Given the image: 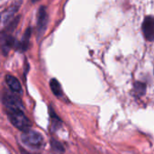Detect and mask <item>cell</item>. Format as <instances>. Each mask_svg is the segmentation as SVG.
<instances>
[{"label": "cell", "mask_w": 154, "mask_h": 154, "mask_svg": "<svg viewBox=\"0 0 154 154\" xmlns=\"http://www.w3.org/2000/svg\"><path fill=\"white\" fill-rule=\"evenodd\" d=\"M7 115H8L10 122L18 130H20L22 132H25V131L29 130V128L31 126V123L28 120V118L26 117V116L23 114V110L8 111Z\"/></svg>", "instance_id": "6da1fadb"}, {"label": "cell", "mask_w": 154, "mask_h": 154, "mask_svg": "<svg viewBox=\"0 0 154 154\" xmlns=\"http://www.w3.org/2000/svg\"><path fill=\"white\" fill-rule=\"evenodd\" d=\"M21 139L25 145L33 148H38L42 146L43 143V138L42 134L35 131L27 130L25 132H23L21 135Z\"/></svg>", "instance_id": "7a4b0ae2"}, {"label": "cell", "mask_w": 154, "mask_h": 154, "mask_svg": "<svg viewBox=\"0 0 154 154\" xmlns=\"http://www.w3.org/2000/svg\"><path fill=\"white\" fill-rule=\"evenodd\" d=\"M3 104L8 111L23 110V107L22 100L13 94H5L3 97Z\"/></svg>", "instance_id": "3957f363"}, {"label": "cell", "mask_w": 154, "mask_h": 154, "mask_svg": "<svg viewBox=\"0 0 154 154\" xmlns=\"http://www.w3.org/2000/svg\"><path fill=\"white\" fill-rule=\"evenodd\" d=\"M48 14H47V9L45 6H41L38 10L37 13V32H38V36L41 37L47 27V23H48Z\"/></svg>", "instance_id": "277c9868"}, {"label": "cell", "mask_w": 154, "mask_h": 154, "mask_svg": "<svg viewBox=\"0 0 154 154\" xmlns=\"http://www.w3.org/2000/svg\"><path fill=\"white\" fill-rule=\"evenodd\" d=\"M18 41L13 37L9 32L3 31L1 34V47H2V51L4 55H7L9 52L10 49L16 47Z\"/></svg>", "instance_id": "5b68a950"}, {"label": "cell", "mask_w": 154, "mask_h": 154, "mask_svg": "<svg viewBox=\"0 0 154 154\" xmlns=\"http://www.w3.org/2000/svg\"><path fill=\"white\" fill-rule=\"evenodd\" d=\"M143 33L149 42H154V16L148 15L144 18L142 24Z\"/></svg>", "instance_id": "8992f818"}, {"label": "cell", "mask_w": 154, "mask_h": 154, "mask_svg": "<svg viewBox=\"0 0 154 154\" xmlns=\"http://www.w3.org/2000/svg\"><path fill=\"white\" fill-rule=\"evenodd\" d=\"M31 34H32V28L28 27L23 36V39L21 41H18L17 45L15 47V50L20 51V52H23L25 51H27L28 47H29V42H30V38H31Z\"/></svg>", "instance_id": "52a82bcc"}, {"label": "cell", "mask_w": 154, "mask_h": 154, "mask_svg": "<svg viewBox=\"0 0 154 154\" xmlns=\"http://www.w3.org/2000/svg\"><path fill=\"white\" fill-rule=\"evenodd\" d=\"M5 82L9 88L14 93H22V87L19 80L12 75L5 76Z\"/></svg>", "instance_id": "ba28073f"}, {"label": "cell", "mask_w": 154, "mask_h": 154, "mask_svg": "<svg viewBox=\"0 0 154 154\" xmlns=\"http://www.w3.org/2000/svg\"><path fill=\"white\" fill-rule=\"evenodd\" d=\"M18 8H19L18 5H13L11 8H9L8 10H6L5 13H4V14H3V23H4L5 25L8 24V23L11 22L10 19L13 18L14 14L17 12Z\"/></svg>", "instance_id": "9c48e42d"}, {"label": "cell", "mask_w": 154, "mask_h": 154, "mask_svg": "<svg viewBox=\"0 0 154 154\" xmlns=\"http://www.w3.org/2000/svg\"><path fill=\"white\" fill-rule=\"evenodd\" d=\"M50 87L51 88L52 93L56 97H61L62 96V88H61V86H60V82L57 79H52L50 81Z\"/></svg>", "instance_id": "30bf717a"}, {"label": "cell", "mask_w": 154, "mask_h": 154, "mask_svg": "<svg viewBox=\"0 0 154 154\" xmlns=\"http://www.w3.org/2000/svg\"><path fill=\"white\" fill-rule=\"evenodd\" d=\"M51 125H52V127L58 128V126H60V120L59 116H57L54 114L53 110H51Z\"/></svg>", "instance_id": "8fae6325"}, {"label": "cell", "mask_w": 154, "mask_h": 154, "mask_svg": "<svg viewBox=\"0 0 154 154\" xmlns=\"http://www.w3.org/2000/svg\"><path fill=\"white\" fill-rule=\"evenodd\" d=\"M51 147L57 152H64V149H63L62 145L60 143H58V142H56L54 140H51Z\"/></svg>", "instance_id": "7c38bea8"}, {"label": "cell", "mask_w": 154, "mask_h": 154, "mask_svg": "<svg viewBox=\"0 0 154 154\" xmlns=\"http://www.w3.org/2000/svg\"><path fill=\"white\" fill-rule=\"evenodd\" d=\"M135 89L137 91H142L143 93L145 91V84L143 83H140V82H137L135 84Z\"/></svg>", "instance_id": "4fadbf2b"}, {"label": "cell", "mask_w": 154, "mask_h": 154, "mask_svg": "<svg viewBox=\"0 0 154 154\" xmlns=\"http://www.w3.org/2000/svg\"><path fill=\"white\" fill-rule=\"evenodd\" d=\"M37 1H39V0H32V3H35V2H37Z\"/></svg>", "instance_id": "5bb4252c"}, {"label": "cell", "mask_w": 154, "mask_h": 154, "mask_svg": "<svg viewBox=\"0 0 154 154\" xmlns=\"http://www.w3.org/2000/svg\"><path fill=\"white\" fill-rule=\"evenodd\" d=\"M27 154H28V153H27ZM29 154H30V153H29Z\"/></svg>", "instance_id": "9a60e30c"}]
</instances>
